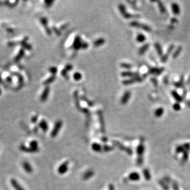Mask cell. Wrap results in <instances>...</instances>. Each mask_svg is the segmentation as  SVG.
<instances>
[{"label": "cell", "instance_id": "6da1fadb", "mask_svg": "<svg viewBox=\"0 0 190 190\" xmlns=\"http://www.w3.org/2000/svg\"><path fill=\"white\" fill-rule=\"evenodd\" d=\"M131 26L133 27H135L137 28H140L144 30V31L147 32H150L152 31V29L149 27V26L146 25L145 24L139 22H137V21H133L131 23H130Z\"/></svg>", "mask_w": 190, "mask_h": 190}, {"label": "cell", "instance_id": "7a4b0ae2", "mask_svg": "<svg viewBox=\"0 0 190 190\" xmlns=\"http://www.w3.org/2000/svg\"><path fill=\"white\" fill-rule=\"evenodd\" d=\"M62 122L61 120H58L55 122L54 127L52 129V131L51 133V136L52 137H55L58 135L59 133L60 132V131L61 130V129L62 126Z\"/></svg>", "mask_w": 190, "mask_h": 190}, {"label": "cell", "instance_id": "3957f363", "mask_svg": "<svg viewBox=\"0 0 190 190\" xmlns=\"http://www.w3.org/2000/svg\"><path fill=\"white\" fill-rule=\"evenodd\" d=\"M119 9L121 13V14L124 16V18L126 19H131L133 18H139L140 16L138 15H132L128 13L126 11V8H125V6L123 4H120L119 5Z\"/></svg>", "mask_w": 190, "mask_h": 190}, {"label": "cell", "instance_id": "277c9868", "mask_svg": "<svg viewBox=\"0 0 190 190\" xmlns=\"http://www.w3.org/2000/svg\"><path fill=\"white\" fill-rule=\"evenodd\" d=\"M142 81H143V78L139 76L137 77L131 78L127 80H125L123 81V84L124 85L127 86V85H131V84L136 83H141V82Z\"/></svg>", "mask_w": 190, "mask_h": 190}, {"label": "cell", "instance_id": "5b68a950", "mask_svg": "<svg viewBox=\"0 0 190 190\" xmlns=\"http://www.w3.org/2000/svg\"><path fill=\"white\" fill-rule=\"evenodd\" d=\"M69 162L68 161H66L62 163L58 168V173L59 174L63 175L64 174L67 172L69 168Z\"/></svg>", "mask_w": 190, "mask_h": 190}, {"label": "cell", "instance_id": "8992f818", "mask_svg": "<svg viewBox=\"0 0 190 190\" xmlns=\"http://www.w3.org/2000/svg\"><path fill=\"white\" fill-rule=\"evenodd\" d=\"M164 70V68L163 67H149L148 68V73L154 76H158L161 75Z\"/></svg>", "mask_w": 190, "mask_h": 190}, {"label": "cell", "instance_id": "52a82bcc", "mask_svg": "<svg viewBox=\"0 0 190 190\" xmlns=\"http://www.w3.org/2000/svg\"><path fill=\"white\" fill-rule=\"evenodd\" d=\"M174 48H175V46L174 45H171L169 47H168L165 54L163 55L161 58V61L162 62H165L167 61L168 58V57H169L170 55L172 53V51L174 49Z\"/></svg>", "mask_w": 190, "mask_h": 190}, {"label": "cell", "instance_id": "ba28073f", "mask_svg": "<svg viewBox=\"0 0 190 190\" xmlns=\"http://www.w3.org/2000/svg\"><path fill=\"white\" fill-rule=\"evenodd\" d=\"M82 45H83V42L81 41L80 38L79 36H77L73 42L72 45L73 48L76 50L79 49L80 48H82Z\"/></svg>", "mask_w": 190, "mask_h": 190}, {"label": "cell", "instance_id": "9c48e42d", "mask_svg": "<svg viewBox=\"0 0 190 190\" xmlns=\"http://www.w3.org/2000/svg\"><path fill=\"white\" fill-rule=\"evenodd\" d=\"M171 9L173 13L175 15H178L180 13V7L178 4L173 2L171 4Z\"/></svg>", "mask_w": 190, "mask_h": 190}, {"label": "cell", "instance_id": "30bf717a", "mask_svg": "<svg viewBox=\"0 0 190 190\" xmlns=\"http://www.w3.org/2000/svg\"><path fill=\"white\" fill-rule=\"evenodd\" d=\"M140 73L138 72H131V71H124L121 73V76L123 77H130L133 78L139 76Z\"/></svg>", "mask_w": 190, "mask_h": 190}, {"label": "cell", "instance_id": "8fae6325", "mask_svg": "<svg viewBox=\"0 0 190 190\" xmlns=\"http://www.w3.org/2000/svg\"><path fill=\"white\" fill-rule=\"evenodd\" d=\"M131 95V93H130V92L127 91L125 92L123 96H122V99H121V100H120L121 103L123 105H125L126 104V103H127L129 100V99H130Z\"/></svg>", "mask_w": 190, "mask_h": 190}, {"label": "cell", "instance_id": "7c38bea8", "mask_svg": "<svg viewBox=\"0 0 190 190\" xmlns=\"http://www.w3.org/2000/svg\"><path fill=\"white\" fill-rule=\"evenodd\" d=\"M22 166L24 170L29 174L32 173L33 172V168L31 164L27 161H25L22 163Z\"/></svg>", "mask_w": 190, "mask_h": 190}, {"label": "cell", "instance_id": "4fadbf2b", "mask_svg": "<svg viewBox=\"0 0 190 190\" xmlns=\"http://www.w3.org/2000/svg\"><path fill=\"white\" fill-rule=\"evenodd\" d=\"M11 184L13 188L15 189V190H25L15 179H11Z\"/></svg>", "mask_w": 190, "mask_h": 190}, {"label": "cell", "instance_id": "5bb4252c", "mask_svg": "<svg viewBox=\"0 0 190 190\" xmlns=\"http://www.w3.org/2000/svg\"><path fill=\"white\" fill-rule=\"evenodd\" d=\"M39 127L42 129L43 132H47L49 129L48 124V123L45 119H42L40 121L39 124Z\"/></svg>", "mask_w": 190, "mask_h": 190}, {"label": "cell", "instance_id": "9a60e30c", "mask_svg": "<svg viewBox=\"0 0 190 190\" xmlns=\"http://www.w3.org/2000/svg\"><path fill=\"white\" fill-rule=\"evenodd\" d=\"M128 179L132 181H137L140 179V175L137 172H132L129 175Z\"/></svg>", "mask_w": 190, "mask_h": 190}, {"label": "cell", "instance_id": "2e32d148", "mask_svg": "<svg viewBox=\"0 0 190 190\" xmlns=\"http://www.w3.org/2000/svg\"><path fill=\"white\" fill-rule=\"evenodd\" d=\"M49 92H50L49 87H47L45 89V90H44V92H43V93L42 94L41 96V100L42 101L44 102L47 100V98H48V96H49Z\"/></svg>", "mask_w": 190, "mask_h": 190}, {"label": "cell", "instance_id": "e0dca14e", "mask_svg": "<svg viewBox=\"0 0 190 190\" xmlns=\"http://www.w3.org/2000/svg\"><path fill=\"white\" fill-rule=\"evenodd\" d=\"M171 95L175 99V100L177 101V102H180L182 101L183 97H181L178 94V93L175 91V90H172L171 92Z\"/></svg>", "mask_w": 190, "mask_h": 190}, {"label": "cell", "instance_id": "ac0fdd59", "mask_svg": "<svg viewBox=\"0 0 190 190\" xmlns=\"http://www.w3.org/2000/svg\"><path fill=\"white\" fill-rule=\"evenodd\" d=\"M29 147H31L34 152L36 153L38 152L39 150V144L38 142L37 141H32L29 143Z\"/></svg>", "mask_w": 190, "mask_h": 190}, {"label": "cell", "instance_id": "d6986e66", "mask_svg": "<svg viewBox=\"0 0 190 190\" xmlns=\"http://www.w3.org/2000/svg\"><path fill=\"white\" fill-rule=\"evenodd\" d=\"M149 45L148 44H145L144 45H142L139 49V54L142 55L143 54H144L149 49Z\"/></svg>", "mask_w": 190, "mask_h": 190}, {"label": "cell", "instance_id": "ffe728a7", "mask_svg": "<svg viewBox=\"0 0 190 190\" xmlns=\"http://www.w3.org/2000/svg\"><path fill=\"white\" fill-rule=\"evenodd\" d=\"M182 51V46H179L177 48L175 49L174 52L173 53L172 57L174 59H176L179 57V55L181 53V52Z\"/></svg>", "mask_w": 190, "mask_h": 190}, {"label": "cell", "instance_id": "44dd1931", "mask_svg": "<svg viewBox=\"0 0 190 190\" xmlns=\"http://www.w3.org/2000/svg\"><path fill=\"white\" fill-rule=\"evenodd\" d=\"M154 47H155V49H156V50L157 51V54L159 56H161V57H162V56L163 55V50H162L161 45L158 42H156L154 45Z\"/></svg>", "mask_w": 190, "mask_h": 190}, {"label": "cell", "instance_id": "7402d4cb", "mask_svg": "<svg viewBox=\"0 0 190 190\" xmlns=\"http://www.w3.org/2000/svg\"><path fill=\"white\" fill-rule=\"evenodd\" d=\"M41 21V23L44 25V26L45 27V29H46V30L47 32L48 33V34H49V35H51V32L50 30H49V29L47 27V24H48V21H47V19L45 18H42L40 20Z\"/></svg>", "mask_w": 190, "mask_h": 190}, {"label": "cell", "instance_id": "603a6c76", "mask_svg": "<svg viewBox=\"0 0 190 190\" xmlns=\"http://www.w3.org/2000/svg\"><path fill=\"white\" fill-rule=\"evenodd\" d=\"M92 148L94 152H99L101 150L102 148L101 146L99 144L96 143V142H94V143H93L92 145Z\"/></svg>", "mask_w": 190, "mask_h": 190}, {"label": "cell", "instance_id": "cb8c5ba5", "mask_svg": "<svg viewBox=\"0 0 190 190\" xmlns=\"http://www.w3.org/2000/svg\"><path fill=\"white\" fill-rule=\"evenodd\" d=\"M94 174V172L93 170H88L83 175V179L85 180H87L92 177Z\"/></svg>", "mask_w": 190, "mask_h": 190}, {"label": "cell", "instance_id": "d4e9b609", "mask_svg": "<svg viewBox=\"0 0 190 190\" xmlns=\"http://www.w3.org/2000/svg\"><path fill=\"white\" fill-rule=\"evenodd\" d=\"M164 109L163 108L159 107L157 109L155 110L154 112V115L157 117H160L164 114Z\"/></svg>", "mask_w": 190, "mask_h": 190}, {"label": "cell", "instance_id": "484cf974", "mask_svg": "<svg viewBox=\"0 0 190 190\" xmlns=\"http://www.w3.org/2000/svg\"><path fill=\"white\" fill-rule=\"evenodd\" d=\"M146 38L145 35L142 33H139L137 36L136 37V41L139 43H142L145 41Z\"/></svg>", "mask_w": 190, "mask_h": 190}, {"label": "cell", "instance_id": "4316f807", "mask_svg": "<svg viewBox=\"0 0 190 190\" xmlns=\"http://www.w3.org/2000/svg\"><path fill=\"white\" fill-rule=\"evenodd\" d=\"M144 152V147L142 145H140L137 147V153L139 157H142Z\"/></svg>", "mask_w": 190, "mask_h": 190}, {"label": "cell", "instance_id": "83f0119b", "mask_svg": "<svg viewBox=\"0 0 190 190\" xmlns=\"http://www.w3.org/2000/svg\"><path fill=\"white\" fill-rule=\"evenodd\" d=\"M157 3H158V6L159 11H160V12L163 14L165 13L166 12V10L165 6L164 5V4H163V3L161 1H158Z\"/></svg>", "mask_w": 190, "mask_h": 190}, {"label": "cell", "instance_id": "f1b7e54d", "mask_svg": "<svg viewBox=\"0 0 190 190\" xmlns=\"http://www.w3.org/2000/svg\"><path fill=\"white\" fill-rule=\"evenodd\" d=\"M105 42V40L103 39V38H100V39H99L97 40L96 41H95L94 42V45L95 47H99L101 45H102L103 44H104Z\"/></svg>", "mask_w": 190, "mask_h": 190}, {"label": "cell", "instance_id": "f546056e", "mask_svg": "<svg viewBox=\"0 0 190 190\" xmlns=\"http://www.w3.org/2000/svg\"><path fill=\"white\" fill-rule=\"evenodd\" d=\"M24 54V51L23 49H20L19 51L18 54L16 55V57L15 58V60L16 61H19V60L22 58Z\"/></svg>", "mask_w": 190, "mask_h": 190}, {"label": "cell", "instance_id": "4dcf8cb0", "mask_svg": "<svg viewBox=\"0 0 190 190\" xmlns=\"http://www.w3.org/2000/svg\"><path fill=\"white\" fill-rule=\"evenodd\" d=\"M55 79V76L54 75H53L52 76L50 77L48 79H47L46 80H45L44 82V85L50 84V83H52L53 81H54Z\"/></svg>", "mask_w": 190, "mask_h": 190}, {"label": "cell", "instance_id": "1f68e13d", "mask_svg": "<svg viewBox=\"0 0 190 190\" xmlns=\"http://www.w3.org/2000/svg\"><path fill=\"white\" fill-rule=\"evenodd\" d=\"M174 85L177 88H181L183 87V77L182 76L181 77V79L179 82H176V83L174 84Z\"/></svg>", "mask_w": 190, "mask_h": 190}, {"label": "cell", "instance_id": "d6a6232c", "mask_svg": "<svg viewBox=\"0 0 190 190\" xmlns=\"http://www.w3.org/2000/svg\"><path fill=\"white\" fill-rule=\"evenodd\" d=\"M120 66L121 67H122L124 69H128V70L131 69L132 68V65L127 63H122L120 64Z\"/></svg>", "mask_w": 190, "mask_h": 190}, {"label": "cell", "instance_id": "836d02e7", "mask_svg": "<svg viewBox=\"0 0 190 190\" xmlns=\"http://www.w3.org/2000/svg\"><path fill=\"white\" fill-rule=\"evenodd\" d=\"M143 174L145 176V178L147 180H150V173L149 172V171L147 170H144L143 171Z\"/></svg>", "mask_w": 190, "mask_h": 190}, {"label": "cell", "instance_id": "e575fe53", "mask_svg": "<svg viewBox=\"0 0 190 190\" xmlns=\"http://www.w3.org/2000/svg\"><path fill=\"white\" fill-rule=\"evenodd\" d=\"M73 78H74V79L75 80L78 81L81 79L82 75L80 73L77 72H76L75 74L73 75Z\"/></svg>", "mask_w": 190, "mask_h": 190}, {"label": "cell", "instance_id": "d590c367", "mask_svg": "<svg viewBox=\"0 0 190 190\" xmlns=\"http://www.w3.org/2000/svg\"><path fill=\"white\" fill-rule=\"evenodd\" d=\"M173 108L175 111H179L181 109V107L179 102H176L173 106Z\"/></svg>", "mask_w": 190, "mask_h": 190}, {"label": "cell", "instance_id": "8d00e7d4", "mask_svg": "<svg viewBox=\"0 0 190 190\" xmlns=\"http://www.w3.org/2000/svg\"><path fill=\"white\" fill-rule=\"evenodd\" d=\"M49 71L53 75H55L57 72V68L56 67H51L49 69Z\"/></svg>", "mask_w": 190, "mask_h": 190}, {"label": "cell", "instance_id": "74e56055", "mask_svg": "<svg viewBox=\"0 0 190 190\" xmlns=\"http://www.w3.org/2000/svg\"><path fill=\"white\" fill-rule=\"evenodd\" d=\"M64 69L66 70L67 71L71 70V69H72V66L70 64H67V65L65 67V69Z\"/></svg>", "mask_w": 190, "mask_h": 190}, {"label": "cell", "instance_id": "f35d334b", "mask_svg": "<svg viewBox=\"0 0 190 190\" xmlns=\"http://www.w3.org/2000/svg\"><path fill=\"white\" fill-rule=\"evenodd\" d=\"M61 75L63 77L67 78V71L65 69H63L61 71Z\"/></svg>", "mask_w": 190, "mask_h": 190}, {"label": "cell", "instance_id": "ab89813d", "mask_svg": "<svg viewBox=\"0 0 190 190\" xmlns=\"http://www.w3.org/2000/svg\"><path fill=\"white\" fill-rule=\"evenodd\" d=\"M183 148L182 146H179L178 147H177L176 151L177 153H180L182 152V151H183Z\"/></svg>", "mask_w": 190, "mask_h": 190}, {"label": "cell", "instance_id": "60d3db41", "mask_svg": "<svg viewBox=\"0 0 190 190\" xmlns=\"http://www.w3.org/2000/svg\"><path fill=\"white\" fill-rule=\"evenodd\" d=\"M88 47V44L86 42H83V45H82V48L83 49H87Z\"/></svg>", "mask_w": 190, "mask_h": 190}, {"label": "cell", "instance_id": "b9f144b4", "mask_svg": "<svg viewBox=\"0 0 190 190\" xmlns=\"http://www.w3.org/2000/svg\"><path fill=\"white\" fill-rule=\"evenodd\" d=\"M38 120V116H34L32 118L31 121L33 123H35Z\"/></svg>", "mask_w": 190, "mask_h": 190}, {"label": "cell", "instance_id": "7bdbcfd3", "mask_svg": "<svg viewBox=\"0 0 190 190\" xmlns=\"http://www.w3.org/2000/svg\"><path fill=\"white\" fill-rule=\"evenodd\" d=\"M151 80H152V83L154 84V85L155 86H157V84H158V83H157V80H156V79H155V78H152V79H151Z\"/></svg>", "mask_w": 190, "mask_h": 190}, {"label": "cell", "instance_id": "ee69618b", "mask_svg": "<svg viewBox=\"0 0 190 190\" xmlns=\"http://www.w3.org/2000/svg\"><path fill=\"white\" fill-rule=\"evenodd\" d=\"M46 3V5H47L48 6L51 5V4L53 3V1H45Z\"/></svg>", "mask_w": 190, "mask_h": 190}, {"label": "cell", "instance_id": "f6af8a7d", "mask_svg": "<svg viewBox=\"0 0 190 190\" xmlns=\"http://www.w3.org/2000/svg\"><path fill=\"white\" fill-rule=\"evenodd\" d=\"M108 189H109V190H115L114 186L113 184H109Z\"/></svg>", "mask_w": 190, "mask_h": 190}, {"label": "cell", "instance_id": "bcb514c9", "mask_svg": "<svg viewBox=\"0 0 190 190\" xmlns=\"http://www.w3.org/2000/svg\"><path fill=\"white\" fill-rule=\"evenodd\" d=\"M53 29H54V31L56 32V33H57V35H60V32L59 31V30L57 29V28H53Z\"/></svg>", "mask_w": 190, "mask_h": 190}, {"label": "cell", "instance_id": "7dc6e473", "mask_svg": "<svg viewBox=\"0 0 190 190\" xmlns=\"http://www.w3.org/2000/svg\"><path fill=\"white\" fill-rule=\"evenodd\" d=\"M177 21H178V20H177V19L175 18H173L171 19V22L172 23H174L175 22H177Z\"/></svg>", "mask_w": 190, "mask_h": 190}, {"label": "cell", "instance_id": "c3c4849f", "mask_svg": "<svg viewBox=\"0 0 190 190\" xmlns=\"http://www.w3.org/2000/svg\"><path fill=\"white\" fill-rule=\"evenodd\" d=\"M6 80H7V81H8V82H11L12 79H11V78L10 77H7V78Z\"/></svg>", "mask_w": 190, "mask_h": 190}, {"label": "cell", "instance_id": "681fc988", "mask_svg": "<svg viewBox=\"0 0 190 190\" xmlns=\"http://www.w3.org/2000/svg\"><path fill=\"white\" fill-rule=\"evenodd\" d=\"M1 89H0V95H1Z\"/></svg>", "mask_w": 190, "mask_h": 190}, {"label": "cell", "instance_id": "f907efd6", "mask_svg": "<svg viewBox=\"0 0 190 190\" xmlns=\"http://www.w3.org/2000/svg\"><path fill=\"white\" fill-rule=\"evenodd\" d=\"M1 81V76H0V82Z\"/></svg>", "mask_w": 190, "mask_h": 190}]
</instances>
